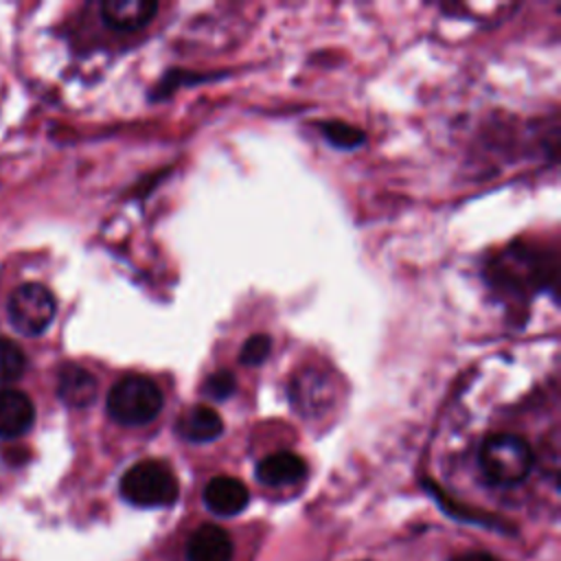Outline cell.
<instances>
[{"instance_id":"6da1fadb","label":"cell","mask_w":561,"mask_h":561,"mask_svg":"<svg viewBox=\"0 0 561 561\" xmlns=\"http://www.w3.org/2000/svg\"><path fill=\"white\" fill-rule=\"evenodd\" d=\"M478 460L489 482L500 486H513L528 478L535 456L526 438L508 432H497L484 438Z\"/></svg>"},{"instance_id":"7a4b0ae2","label":"cell","mask_w":561,"mask_h":561,"mask_svg":"<svg viewBox=\"0 0 561 561\" xmlns=\"http://www.w3.org/2000/svg\"><path fill=\"white\" fill-rule=\"evenodd\" d=\"M121 495L142 508L171 506L180 495V484L171 467L162 460H140L121 478Z\"/></svg>"},{"instance_id":"3957f363","label":"cell","mask_w":561,"mask_h":561,"mask_svg":"<svg viewBox=\"0 0 561 561\" xmlns=\"http://www.w3.org/2000/svg\"><path fill=\"white\" fill-rule=\"evenodd\" d=\"M162 410L160 386L145 375L118 379L107 394V412L121 425H147Z\"/></svg>"},{"instance_id":"277c9868","label":"cell","mask_w":561,"mask_h":561,"mask_svg":"<svg viewBox=\"0 0 561 561\" xmlns=\"http://www.w3.org/2000/svg\"><path fill=\"white\" fill-rule=\"evenodd\" d=\"M57 311V300L53 291L42 283H24L9 296L7 313L13 329L22 335L44 333Z\"/></svg>"},{"instance_id":"5b68a950","label":"cell","mask_w":561,"mask_h":561,"mask_svg":"<svg viewBox=\"0 0 561 561\" xmlns=\"http://www.w3.org/2000/svg\"><path fill=\"white\" fill-rule=\"evenodd\" d=\"M289 397L294 403V410L302 416H322L335 399L331 375L318 368H307L298 373L289 386Z\"/></svg>"},{"instance_id":"8992f818","label":"cell","mask_w":561,"mask_h":561,"mask_svg":"<svg viewBox=\"0 0 561 561\" xmlns=\"http://www.w3.org/2000/svg\"><path fill=\"white\" fill-rule=\"evenodd\" d=\"M248 486L230 476H217L204 486V504L219 517L239 515L248 506Z\"/></svg>"},{"instance_id":"52a82bcc","label":"cell","mask_w":561,"mask_h":561,"mask_svg":"<svg viewBox=\"0 0 561 561\" xmlns=\"http://www.w3.org/2000/svg\"><path fill=\"white\" fill-rule=\"evenodd\" d=\"M232 539L215 524H204L186 541V561H232Z\"/></svg>"},{"instance_id":"ba28073f","label":"cell","mask_w":561,"mask_h":561,"mask_svg":"<svg viewBox=\"0 0 561 561\" xmlns=\"http://www.w3.org/2000/svg\"><path fill=\"white\" fill-rule=\"evenodd\" d=\"M156 11L153 0H105L101 4V18L114 31H138L153 20Z\"/></svg>"},{"instance_id":"9c48e42d","label":"cell","mask_w":561,"mask_h":561,"mask_svg":"<svg viewBox=\"0 0 561 561\" xmlns=\"http://www.w3.org/2000/svg\"><path fill=\"white\" fill-rule=\"evenodd\" d=\"M35 408L20 390H0V438H18L31 430Z\"/></svg>"},{"instance_id":"30bf717a","label":"cell","mask_w":561,"mask_h":561,"mask_svg":"<svg viewBox=\"0 0 561 561\" xmlns=\"http://www.w3.org/2000/svg\"><path fill=\"white\" fill-rule=\"evenodd\" d=\"M307 476V462L294 451H274L259 460L256 478L267 486H285L300 482Z\"/></svg>"},{"instance_id":"8fae6325","label":"cell","mask_w":561,"mask_h":561,"mask_svg":"<svg viewBox=\"0 0 561 561\" xmlns=\"http://www.w3.org/2000/svg\"><path fill=\"white\" fill-rule=\"evenodd\" d=\"M99 383L90 370L77 364H68L59 370L57 394L70 408H88L94 403Z\"/></svg>"},{"instance_id":"7c38bea8","label":"cell","mask_w":561,"mask_h":561,"mask_svg":"<svg viewBox=\"0 0 561 561\" xmlns=\"http://www.w3.org/2000/svg\"><path fill=\"white\" fill-rule=\"evenodd\" d=\"M175 430L184 440L208 443V440H215L224 432V421L215 408L195 405L180 416Z\"/></svg>"},{"instance_id":"4fadbf2b","label":"cell","mask_w":561,"mask_h":561,"mask_svg":"<svg viewBox=\"0 0 561 561\" xmlns=\"http://www.w3.org/2000/svg\"><path fill=\"white\" fill-rule=\"evenodd\" d=\"M425 486L430 489V493L436 497V502L440 504V508L451 515L454 519H462V522H469V524H480V526H486V528H495V530H502V533H515V528L511 524H506L504 519H500L497 515H489V513H482L478 508H469V506H462L458 504L456 500L447 497L443 493L440 486L432 484L430 480H425Z\"/></svg>"},{"instance_id":"5bb4252c","label":"cell","mask_w":561,"mask_h":561,"mask_svg":"<svg viewBox=\"0 0 561 561\" xmlns=\"http://www.w3.org/2000/svg\"><path fill=\"white\" fill-rule=\"evenodd\" d=\"M26 357L22 348L9 340L0 337V383H13L24 375Z\"/></svg>"},{"instance_id":"9a60e30c","label":"cell","mask_w":561,"mask_h":561,"mask_svg":"<svg viewBox=\"0 0 561 561\" xmlns=\"http://www.w3.org/2000/svg\"><path fill=\"white\" fill-rule=\"evenodd\" d=\"M320 129H322L324 138L331 145L340 147V149H353V147H359L366 140V136H364V131L359 127L348 125L344 121H324L320 125Z\"/></svg>"},{"instance_id":"2e32d148","label":"cell","mask_w":561,"mask_h":561,"mask_svg":"<svg viewBox=\"0 0 561 561\" xmlns=\"http://www.w3.org/2000/svg\"><path fill=\"white\" fill-rule=\"evenodd\" d=\"M270 348H272L270 335L256 333V335L245 340V344L241 348V355H239V362L245 364V366H259V364H263L267 359Z\"/></svg>"},{"instance_id":"e0dca14e","label":"cell","mask_w":561,"mask_h":561,"mask_svg":"<svg viewBox=\"0 0 561 561\" xmlns=\"http://www.w3.org/2000/svg\"><path fill=\"white\" fill-rule=\"evenodd\" d=\"M234 375L228 373V370H219L215 375H210L202 388V392L215 401H221V399H228L232 392H234Z\"/></svg>"},{"instance_id":"ac0fdd59","label":"cell","mask_w":561,"mask_h":561,"mask_svg":"<svg viewBox=\"0 0 561 561\" xmlns=\"http://www.w3.org/2000/svg\"><path fill=\"white\" fill-rule=\"evenodd\" d=\"M451 561H495V557L489 552H482V550H469V552L451 557Z\"/></svg>"}]
</instances>
